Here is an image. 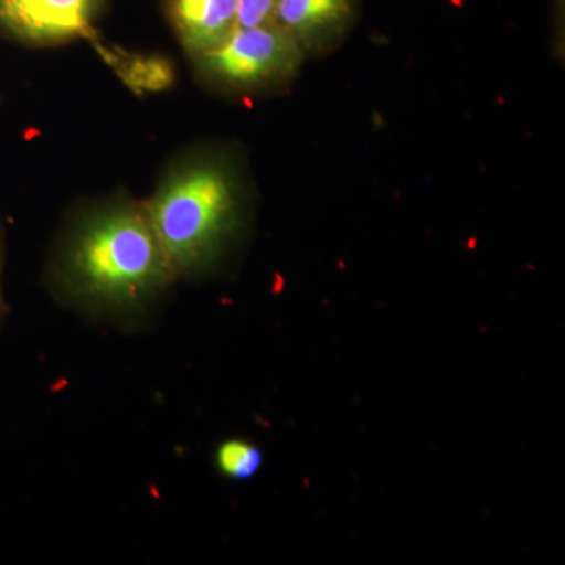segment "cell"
<instances>
[{
    "label": "cell",
    "mask_w": 565,
    "mask_h": 565,
    "mask_svg": "<svg viewBox=\"0 0 565 565\" xmlns=\"http://www.w3.org/2000/svg\"><path fill=\"white\" fill-rule=\"evenodd\" d=\"M55 289L92 315H141L177 281L145 204L114 195L81 207L55 247Z\"/></svg>",
    "instance_id": "6da1fadb"
},
{
    "label": "cell",
    "mask_w": 565,
    "mask_h": 565,
    "mask_svg": "<svg viewBox=\"0 0 565 565\" xmlns=\"http://www.w3.org/2000/svg\"><path fill=\"white\" fill-rule=\"evenodd\" d=\"M247 182L239 158L212 145L181 152L166 167L143 204L177 280L210 273L239 237Z\"/></svg>",
    "instance_id": "7a4b0ae2"
},
{
    "label": "cell",
    "mask_w": 565,
    "mask_h": 565,
    "mask_svg": "<svg viewBox=\"0 0 565 565\" xmlns=\"http://www.w3.org/2000/svg\"><path fill=\"white\" fill-rule=\"evenodd\" d=\"M307 55L277 22L237 28L221 46L193 58L196 79L223 95L250 96L291 84Z\"/></svg>",
    "instance_id": "3957f363"
},
{
    "label": "cell",
    "mask_w": 565,
    "mask_h": 565,
    "mask_svg": "<svg viewBox=\"0 0 565 565\" xmlns=\"http://www.w3.org/2000/svg\"><path fill=\"white\" fill-rule=\"evenodd\" d=\"M106 0H0V32L29 46L96 39Z\"/></svg>",
    "instance_id": "277c9868"
},
{
    "label": "cell",
    "mask_w": 565,
    "mask_h": 565,
    "mask_svg": "<svg viewBox=\"0 0 565 565\" xmlns=\"http://www.w3.org/2000/svg\"><path fill=\"white\" fill-rule=\"evenodd\" d=\"M359 0H278L275 22L297 41L305 55L333 51L356 20Z\"/></svg>",
    "instance_id": "5b68a950"
},
{
    "label": "cell",
    "mask_w": 565,
    "mask_h": 565,
    "mask_svg": "<svg viewBox=\"0 0 565 565\" xmlns=\"http://www.w3.org/2000/svg\"><path fill=\"white\" fill-rule=\"evenodd\" d=\"M163 9L192 61L221 46L237 29V0H163Z\"/></svg>",
    "instance_id": "8992f818"
},
{
    "label": "cell",
    "mask_w": 565,
    "mask_h": 565,
    "mask_svg": "<svg viewBox=\"0 0 565 565\" xmlns=\"http://www.w3.org/2000/svg\"><path fill=\"white\" fill-rule=\"evenodd\" d=\"M96 50L102 52L104 61L114 68L126 87L139 95L169 90L177 79L173 63L163 55L137 54L109 47L102 41H95Z\"/></svg>",
    "instance_id": "52a82bcc"
},
{
    "label": "cell",
    "mask_w": 565,
    "mask_h": 565,
    "mask_svg": "<svg viewBox=\"0 0 565 565\" xmlns=\"http://www.w3.org/2000/svg\"><path fill=\"white\" fill-rule=\"evenodd\" d=\"M262 465V449L241 438L223 441L215 451V467L233 481H248L258 473Z\"/></svg>",
    "instance_id": "ba28073f"
},
{
    "label": "cell",
    "mask_w": 565,
    "mask_h": 565,
    "mask_svg": "<svg viewBox=\"0 0 565 565\" xmlns=\"http://www.w3.org/2000/svg\"><path fill=\"white\" fill-rule=\"evenodd\" d=\"M278 0H237V28H256L275 21Z\"/></svg>",
    "instance_id": "9c48e42d"
},
{
    "label": "cell",
    "mask_w": 565,
    "mask_h": 565,
    "mask_svg": "<svg viewBox=\"0 0 565 565\" xmlns=\"http://www.w3.org/2000/svg\"><path fill=\"white\" fill-rule=\"evenodd\" d=\"M3 313V300H2V296H0V316H2Z\"/></svg>",
    "instance_id": "30bf717a"
}]
</instances>
